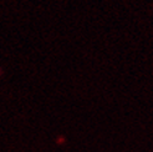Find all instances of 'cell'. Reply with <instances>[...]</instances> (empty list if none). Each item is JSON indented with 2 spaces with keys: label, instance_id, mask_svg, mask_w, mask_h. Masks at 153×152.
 Here are the masks:
<instances>
[]
</instances>
